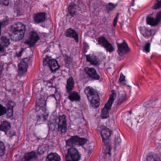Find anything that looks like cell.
Here are the masks:
<instances>
[{
    "instance_id": "6da1fadb",
    "label": "cell",
    "mask_w": 161,
    "mask_h": 161,
    "mask_svg": "<svg viewBox=\"0 0 161 161\" xmlns=\"http://www.w3.org/2000/svg\"><path fill=\"white\" fill-rule=\"evenodd\" d=\"M26 26L20 22H16L10 26L8 33L11 40L14 42H18L22 40L25 36Z\"/></svg>"
},
{
    "instance_id": "7a4b0ae2",
    "label": "cell",
    "mask_w": 161,
    "mask_h": 161,
    "mask_svg": "<svg viewBox=\"0 0 161 161\" xmlns=\"http://www.w3.org/2000/svg\"><path fill=\"white\" fill-rule=\"evenodd\" d=\"M84 92L91 106L94 108L98 107L100 105V97L96 90L93 87L88 86L85 88Z\"/></svg>"
},
{
    "instance_id": "3957f363",
    "label": "cell",
    "mask_w": 161,
    "mask_h": 161,
    "mask_svg": "<svg viewBox=\"0 0 161 161\" xmlns=\"http://www.w3.org/2000/svg\"><path fill=\"white\" fill-rule=\"evenodd\" d=\"M115 97V92L114 90H113L108 102L106 103L105 106L103 107V109H102V111L101 117L103 119H106L109 117V111L111 109V107L113 105V103H114Z\"/></svg>"
},
{
    "instance_id": "277c9868",
    "label": "cell",
    "mask_w": 161,
    "mask_h": 161,
    "mask_svg": "<svg viewBox=\"0 0 161 161\" xmlns=\"http://www.w3.org/2000/svg\"><path fill=\"white\" fill-rule=\"evenodd\" d=\"M87 139L85 138L80 137V136H73L70 137L66 141V144L69 147L73 146H82L87 142Z\"/></svg>"
},
{
    "instance_id": "5b68a950",
    "label": "cell",
    "mask_w": 161,
    "mask_h": 161,
    "mask_svg": "<svg viewBox=\"0 0 161 161\" xmlns=\"http://www.w3.org/2000/svg\"><path fill=\"white\" fill-rule=\"evenodd\" d=\"M44 65H47L52 72H55L59 70L60 65L57 60L53 59L50 56H47L44 60Z\"/></svg>"
},
{
    "instance_id": "8992f818",
    "label": "cell",
    "mask_w": 161,
    "mask_h": 161,
    "mask_svg": "<svg viewBox=\"0 0 161 161\" xmlns=\"http://www.w3.org/2000/svg\"><path fill=\"white\" fill-rule=\"evenodd\" d=\"M80 154L75 148L72 147L69 149L66 156V161H79Z\"/></svg>"
},
{
    "instance_id": "52a82bcc",
    "label": "cell",
    "mask_w": 161,
    "mask_h": 161,
    "mask_svg": "<svg viewBox=\"0 0 161 161\" xmlns=\"http://www.w3.org/2000/svg\"><path fill=\"white\" fill-rule=\"evenodd\" d=\"M39 40V36L37 32L35 31H32L29 38L25 41V43L30 47H33Z\"/></svg>"
},
{
    "instance_id": "ba28073f",
    "label": "cell",
    "mask_w": 161,
    "mask_h": 161,
    "mask_svg": "<svg viewBox=\"0 0 161 161\" xmlns=\"http://www.w3.org/2000/svg\"><path fill=\"white\" fill-rule=\"evenodd\" d=\"M58 131L60 134L65 133L67 131V121L66 116L64 115L60 116L58 123Z\"/></svg>"
},
{
    "instance_id": "9c48e42d",
    "label": "cell",
    "mask_w": 161,
    "mask_h": 161,
    "mask_svg": "<svg viewBox=\"0 0 161 161\" xmlns=\"http://www.w3.org/2000/svg\"><path fill=\"white\" fill-rule=\"evenodd\" d=\"M98 43L104 48L107 51L110 53L113 52L114 51V48L112 45L107 41V39L103 37V36H101L98 39Z\"/></svg>"
},
{
    "instance_id": "30bf717a",
    "label": "cell",
    "mask_w": 161,
    "mask_h": 161,
    "mask_svg": "<svg viewBox=\"0 0 161 161\" xmlns=\"http://www.w3.org/2000/svg\"><path fill=\"white\" fill-rule=\"evenodd\" d=\"M28 63L24 60L20 61L18 65V76L19 77L24 76L28 71Z\"/></svg>"
},
{
    "instance_id": "8fae6325",
    "label": "cell",
    "mask_w": 161,
    "mask_h": 161,
    "mask_svg": "<svg viewBox=\"0 0 161 161\" xmlns=\"http://www.w3.org/2000/svg\"><path fill=\"white\" fill-rule=\"evenodd\" d=\"M161 20V12H160V13L157 14L156 17H153L150 16H148L146 19L147 24L151 26H156L159 24Z\"/></svg>"
},
{
    "instance_id": "7c38bea8",
    "label": "cell",
    "mask_w": 161,
    "mask_h": 161,
    "mask_svg": "<svg viewBox=\"0 0 161 161\" xmlns=\"http://www.w3.org/2000/svg\"><path fill=\"white\" fill-rule=\"evenodd\" d=\"M117 45V51L119 55H123L130 52V47L128 46V44L125 41L121 43L118 44Z\"/></svg>"
},
{
    "instance_id": "4fadbf2b",
    "label": "cell",
    "mask_w": 161,
    "mask_h": 161,
    "mask_svg": "<svg viewBox=\"0 0 161 161\" xmlns=\"http://www.w3.org/2000/svg\"><path fill=\"white\" fill-rule=\"evenodd\" d=\"M84 71L86 74H87L93 80H98L100 79L99 76L97 73V70L93 68H85Z\"/></svg>"
},
{
    "instance_id": "5bb4252c",
    "label": "cell",
    "mask_w": 161,
    "mask_h": 161,
    "mask_svg": "<svg viewBox=\"0 0 161 161\" xmlns=\"http://www.w3.org/2000/svg\"><path fill=\"white\" fill-rule=\"evenodd\" d=\"M65 36L66 37L73 38L77 43L79 42V35H78V33L75 30L71 29V28H69L65 32Z\"/></svg>"
},
{
    "instance_id": "9a60e30c",
    "label": "cell",
    "mask_w": 161,
    "mask_h": 161,
    "mask_svg": "<svg viewBox=\"0 0 161 161\" xmlns=\"http://www.w3.org/2000/svg\"><path fill=\"white\" fill-rule=\"evenodd\" d=\"M33 19L36 23L44 22L46 19V14L45 13H38L33 15Z\"/></svg>"
},
{
    "instance_id": "2e32d148",
    "label": "cell",
    "mask_w": 161,
    "mask_h": 161,
    "mask_svg": "<svg viewBox=\"0 0 161 161\" xmlns=\"http://www.w3.org/2000/svg\"><path fill=\"white\" fill-rule=\"evenodd\" d=\"M86 61L91 64L95 66H98L100 64L99 60L97 56L94 54H88L86 55Z\"/></svg>"
},
{
    "instance_id": "e0dca14e",
    "label": "cell",
    "mask_w": 161,
    "mask_h": 161,
    "mask_svg": "<svg viewBox=\"0 0 161 161\" xmlns=\"http://www.w3.org/2000/svg\"><path fill=\"white\" fill-rule=\"evenodd\" d=\"M74 81L73 78L70 77L67 81L66 90L68 93H70L72 89L74 88Z\"/></svg>"
},
{
    "instance_id": "ac0fdd59",
    "label": "cell",
    "mask_w": 161,
    "mask_h": 161,
    "mask_svg": "<svg viewBox=\"0 0 161 161\" xmlns=\"http://www.w3.org/2000/svg\"><path fill=\"white\" fill-rule=\"evenodd\" d=\"M61 158L59 154L55 153H52L47 156L46 161H60Z\"/></svg>"
},
{
    "instance_id": "d6986e66",
    "label": "cell",
    "mask_w": 161,
    "mask_h": 161,
    "mask_svg": "<svg viewBox=\"0 0 161 161\" xmlns=\"http://www.w3.org/2000/svg\"><path fill=\"white\" fill-rule=\"evenodd\" d=\"M68 97L71 101H79L80 99V95L76 91H73L69 93Z\"/></svg>"
},
{
    "instance_id": "ffe728a7",
    "label": "cell",
    "mask_w": 161,
    "mask_h": 161,
    "mask_svg": "<svg viewBox=\"0 0 161 161\" xmlns=\"http://www.w3.org/2000/svg\"><path fill=\"white\" fill-rule=\"evenodd\" d=\"M0 42H1L0 46L3 47L4 48L9 47L10 44V41L9 38H7V37L4 36H3L1 37Z\"/></svg>"
},
{
    "instance_id": "44dd1931",
    "label": "cell",
    "mask_w": 161,
    "mask_h": 161,
    "mask_svg": "<svg viewBox=\"0 0 161 161\" xmlns=\"http://www.w3.org/2000/svg\"><path fill=\"white\" fill-rule=\"evenodd\" d=\"M15 105V103L11 101L8 103V108H7V117L8 118H11L13 115V113H14V106Z\"/></svg>"
},
{
    "instance_id": "7402d4cb",
    "label": "cell",
    "mask_w": 161,
    "mask_h": 161,
    "mask_svg": "<svg viewBox=\"0 0 161 161\" xmlns=\"http://www.w3.org/2000/svg\"><path fill=\"white\" fill-rule=\"evenodd\" d=\"M76 4L74 3H71L69 5L68 7V11L71 16L73 17L75 15V14H76Z\"/></svg>"
},
{
    "instance_id": "603a6c76",
    "label": "cell",
    "mask_w": 161,
    "mask_h": 161,
    "mask_svg": "<svg viewBox=\"0 0 161 161\" xmlns=\"http://www.w3.org/2000/svg\"><path fill=\"white\" fill-rule=\"evenodd\" d=\"M10 128H11V125L9 122L7 121H4L1 124L0 130L2 131L7 133V131L10 130Z\"/></svg>"
},
{
    "instance_id": "cb8c5ba5",
    "label": "cell",
    "mask_w": 161,
    "mask_h": 161,
    "mask_svg": "<svg viewBox=\"0 0 161 161\" xmlns=\"http://www.w3.org/2000/svg\"><path fill=\"white\" fill-rule=\"evenodd\" d=\"M36 157V154L35 152L32 151L29 152L25 154L24 156V161H31Z\"/></svg>"
},
{
    "instance_id": "d4e9b609",
    "label": "cell",
    "mask_w": 161,
    "mask_h": 161,
    "mask_svg": "<svg viewBox=\"0 0 161 161\" xmlns=\"http://www.w3.org/2000/svg\"><path fill=\"white\" fill-rule=\"evenodd\" d=\"M111 132L109 129L105 128L101 131V136L103 140H107L110 137Z\"/></svg>"
},
{
    "instance_id": "484cf974",
    "label": "cell",
    "mask_w": 161,
    "mask_h": 161,
    "mask_svg": "<svg viewBox=\"0 0 161 161\" xmlns=\"http://www.w3.org/2000/svg\"><path fill=\"white\" fill-rule=\"evenodd\" d=\"M5 151V145L2 141L0 143V156H2L4 154Z\"/></svg>"
},
{
    "instance_id": "4316f807",
    "label": "cell",
    "mask_w": 161,
    "mask_h": 161,
    "mask_svg": "<svg viewBox=\"0 0 161 161\" xmlns=\"http://www.w3.org/2000/svg\"><path fill=\"white\" fill-rule=\"evenodd\" d=\"M115 5L113 4V3H108L107 5V8H106V10L108 13L112 11L113 9L114 8Z\"/></svg>"
},
{
    "instance_id": "83f0119b",
    "label": "cell",
    "mask_w": 161,
    "mask_h": 161,
    "mask_svg": "<svg viewBox=\"0 0 161 161\" xmlns=\"http://www.w3.org/2000/svg\"><path fill=\"white\" fill-rule=\"evenodd\" d=\"M160 7H161V1H157L152 8L155 10H157Z\"/></svg>"
},
{
    "instance_id": "f1b7e54d",
    "label": "cell",
    "mask_w": 161,
    "mask_h": 161,
    "mask_svg": "<svg viewBox=\"0 0 161 161\" xmlns=\"http://www.w3.org/2000/svg\"><path fill=\"white\" fill-rule=\"evenodd\" d=\"M1 116L3 115L4 114H6L7 112V110L5 107L3 106V105H1Z\"/></svg>"
},
{
    "instance_id": "f546056e",
    "label": "cell",
    "mask_w": 161,
    "mask_h": 161,
    "mask_svg": "<svg viewBox=\"0 0 161 161\" xmlns=\"http://www.w3.org/2000/svg\"><path fill=\"white\" fill-rule=\"evenodd\" d=\"M0 4H1V5H4V6H8L9 4V1L1 0L0 1Z\"/></svg>"
},
{
    "instance_id": "4dcf8cb0",
    "label": "cell",
    "mask_w": 161,
    "mask_h": 161,
    "mask_svg": "<svg viewBox=\"0 0 161 161\" xmlns=\"http://www.w3.org/2000/svg\"><path fill=\"white\" fill-rule=\"evenodd\" d=\"M145 49L146 52H149L150 49V43H147V44H146L145 47Z\"/></svg>"
},
{
    "instance_id": "1f68e13d",
    "label": "cell",
    "mask_w": 161,
    "mask_h": 161,
    "mask_svg": "<svg viewBox=\"0 0 161 161\" xmlns=\"http://www.w3.org/2000/svg\"><path fill=\"white\" fill-rule=\"evenodd\" d=\"M125 80V77L122 74H120V78L119 79V82L120 83L123 82Z\"/></svg>"
},
{
    "instance_id": "d6a6232c",
    "label": "cell",
    "mask_w": 161,
    "mask_h": 161,
    "mask_svg": "<svg viewBox=\"0 0 161 161\" xmlns=\"http://www.w3.org/2000/svg\"><path fill=\"white\" fill-rule=\"evenodd\" d=\"M118 17V15H117L116 17L114 19V26H115L117 24V21Z\"/></svg>"
}]
</instances>
